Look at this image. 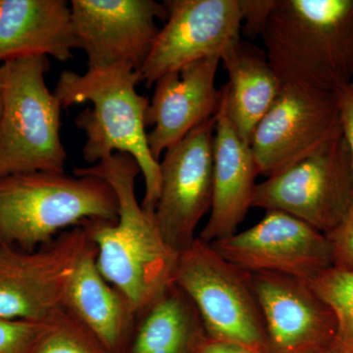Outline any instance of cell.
<instances>
[{
    "instance_id": "6da1fadb",
    "label": "cell",
    "mask_w": 353,
    "mask_h": 353,
    "mask_svg": "<svg viewBox=\"0 0 353 353\" xmlns=\"http://www.w3.org/2000/svg\"><path fill=\"white\" fill-rule=\"evenodd\" d=\"M74 174L99 176L115 192L117 221L90 220L85 225L102 276L129 299L137 314L173 281L179 253L167 245L154 215L137 199L134 183L141 169L131 155L114 153Z\"/></svg>"
},
{
    "instance_id": "7a4b0ae2",
    "label": "cell",
    "mask_w": 353,
    "mask_h": 353,
    "mask_svg": "<svg viewBox=\"0 0 353 353\" xmlns=\"http://www.w3.org/2000/svg\"><path fill=\"white\" fill-rule=\"evenodd\" d=\"M136 71L125 65L90 70L85 74L64 71L60 74L53 94L68 108L83 102L88 108L76 118V125L85 132L83 157L97 164L114 153L131 155L145 179V192L141 206L154 215L160 194L159 161L155 159L148 141L146 112L150 101L136 88Z\"/></svg>"
},
{
    "instance_id": "3957f363",
    "label": "cell",
    "mask_w": 353,
    "mask_h": 353,
    "mask_svg": "<svg viewBox=\"0 0 353 353\" xmlns=\"http://www.w3.org/2000/svg\"><path fill=\"white\" fill-rule=\"evenodd\" d=\"M261 38L283 85L336 94L353 82V0H277Z\"/></svg>"
},
{
    "instance_id": "277c9868",
    "label": "cell",
    "mask_w": 353,
    "mask_h": 353,
    "mask_svg": "<svg viewBox=\"0 0 353 353\" xmlns=\"http://www.w3.org/2000/svg\"><path fill=\"white\" fill-rule=\"evenodd\" d=\"M110 185L92 175L31 172L0 178V241L32 252L85 221L118 218Z\"/></svg>"
},
{
    "instance_id": "5b68a950",
    "label": "cell",
    "mask_w": 353,
    "mask_h": 353,
    "mask_svg": "<svg viewBox=\"0 0 353 353\" xmlns=\"http://www.w3.org/2000/svg\"><path fill=\"white\" fill-rule=\"evenodd\" d=\"M50 66L43 57L1 64L0 178L31 172L64 173L63 108L44 80Z\"/></svg>"
},
{
    "instance_id": "8992f818",
    "label": "cell",
    "mask_w": 353,
    "mask_h": 353,
    "mask_svg": "<svg viewBox=\"0 0 353 353\" xmlns=\"http://www.w3.org/2000/svg\"><path fill=\"white\" fill-rule=\"evenodd\" d=\"M173 282L189 296L209 339L229 341L253 353H269L268 336L248 273L196 238L179 253Z\"/></svg>"
},
{
    "instance_id": "52a82bcc",
    "label": "cell",
    "mask_w": 353,
    "mask_h": 353,
    "mask_svg": "<svg viewBox=\"0 0 353 353\" xmlns=\"http://www.w3.org/2000/svg\"><path fill=\"white\" fill-rule=\"evenodd\" d=\"M352 203V157L341 134L312 157L256 183L252 208L283 211L326 234Z\"/></svg>"
},
{
    "instance_id": "ba28073f",
    "label": "cell",
    "mask_w": 353,
    "mask_h": 353,
    "mask_svg": "<svg viewBox=\"0 0 353 353\" xmlns=\"http://www.w3.org/2000/svg\"><path fill=\"white\" fill-rule=\"evenodd\" d=\"M92 243L85 223L32 252L0 241V318L50 320L63 309L70 281Z\"/></svg>"
},
{
    "instance_id": "9c48e42d",
    "label": "cell",
    "mask_w": 353,
    "mask_h": 353,
    "mask_svg": "<svg viewBox=\"0 0 353 353\" xmlns=\"http://www.w3.org/2000/svg\"><path fill=\"white\" fill-rule=\"evenodd\" d=\"M341 131L334 92L283 85L250 141L259 175L271 176L320 152Z\"/></svg>"
},
{
    "instance_id": "30bf717a",
    "label": "cell",
    "mask_w": 353,
    "mask_h": 353,
    "mask_svg": "<svg viewBox=\"0 0 353 353\" xmlns=\"http://www.w3.org/2000/svg\"><path fill=\"white\" fill-rule=\"evenodd\" d=\"M215 126L214 116L167 150L159 161L161 183L154 219L176 253L194 243L196 228L211 209Z\"/></svg>"
},
{
    "instance_id": "8fae6325",
    "label": "cell",
    "mask_w": 353,
    "mask_h": 353,
    "mask_svg": "<svg viewBox=\"0 0 353 353\" xmlns=\"http://www.w3.org/2000/svg\"><path fill=\"white\" fill-rule=\"evenodd\" d=\"M167 18L150 55L136 72L150 88L194 62L222 57L241 38L240 0H166Z\"/></svg>"
},
{
    "instance_id": "7c38bea8",
    "label": "cell",
    "mask_w": 353,
    "mask_h": 353,
    "mask_svg": "<svg viewBox=\"0 0 353 353\" xmlns=\"http://www.w3.org/2000/svg\"><path fill=\"white\" fill-rule=\"evenodd\" d=\"M210 245L246 273L284 274L310 282L333 267L326 234L283 211L267 210L254 226Z\"/></svg>"
},
{
    "instance_id": "4fadbf2b",
    "label": "cell",
    "mask_w": 353,
    "mask_h": 353,
    "mask_svg": "<svg viewBox=\"0 0 353 353\" xmlns=\"http://www.w3.org/2000/svg\"><path fill=\"white\" fill-rule=\"evenodd\" d=\"M78 48L90 70L125 65L138 72L150 55L165 21L163 3L154 0H72Z\"/></svg>"
},
{
    "instance_id": "5bb4252c",
    "label": "cell",
    "mask_w": 353,
    "mask_h": 353,
    "mask_svg": "<svg viewBox=\"0 0 353 353\" xmlns=\"http://www.w3.org/2000/svg\"><path fill=\"white\" fill-rule=\"evenodd\" d=\"M248 279L263 316L269 352L309 353L333 343L336 315L310 283L269 272L248 273Z\"/></svg>"
},
{
    "instance_id": "9a60e30c",
    "label": "cell",
    "mask_w": 353,
    "mask_h": 353,
    "mask_svg": "<svg viewBox=\"0 0 353 353\" xmlns=\"http://www.w3.org/2000/svg\"><path fill=\"white\" fill-rule=\"evenodd\" d=\"M220 57L205 58L158 79L146 112L148 141L155 159L214 117L221 92L215 80Z\"/></svg>"
},
{
    "instance_id": "2e32d148",
    "label": "cell",
    "mask_w": 353,
    "mask_h": 353,
    "mask_svg": "<svg viewBox=\"0 0 353 353\" xmlns=\"http://www.w3.org/2000/svg\"><path fill=\"white\" fill-rule=\"evenodd\" d=\"M213 139V197L210 216L197 238L211 243L236 233L252 208L259 175L250 143L241 139L220 101Z\"/></svg>"
},
{
    "instance_id": "e0dca14e",
    "label": "cell",
    "mask_w": 353,
    "mask_h": 353,
    "mask_svg": "<svg viewBox=\"0 0 353 353\" xmlns=\"http://www.w3.org/2000/svg\"><path fill=\"white\" fill-rule=\"evenodd\" d=\"M76 48L66 0H0V65L37 57L66 62Z\"/></svg>"
},
{
    "instance_id": "ac0fdd59",
    "label": "cell",
    "mask_w": 353,
    "mask_h": 353,
    "mask_svg": "<svg viewBox=\"0 0 353 353\" xmlns=\"http://www.w3.org/2000/svg\"><path fill=\"white\" fill-rule=\"evenodd\" d=\"M94 243L83 253L70 281L63 309L110 353H122L131 338L136 312L117 288L102 276Z\"/></svg>"
},
{
    "instance_id": "d6986e66",
    "label": "cell",
    "mask_w": 353,
    "mask_h": 353,
    "mask_svg": "<svg viewBox=\"0 0 353 353\" xmlns=\"http://www.w3.org/2000/svg\"><path fill=\"white\" fill-rule=\"evenodd\" d=\"M228 82L221 88V102L243 141L250 143L257 125L278 99L283 83L266 52L239 39L221 57Z\"/></svg>"
},
{
    "instance_id": "ffe728a7",
    "label": "cell",
    "mask_w": 353,
    "mask_h": 353,
    "mask_svg": "<svg viewBox=\"0 0 353 353\" xmlns=\"http://www.w3.org/2000/svg\"><path fill=\"white\" fill-rule=\"evenodd\" d=\"M209 340L199 310L172 281L136 314L122 353H202Z\"/></svg>"
},
{
    "instance_id": "44dd1931",
    "label": "cell",
    "mask_w": 353,
    "mask_h": 353,
    "mask_svg": "<svg viewBox=\"0 0 353 353\" xmlns=\"http://www.w3.org/2000/svg\"><path fill=\"white\" fill-rule=\"evenodd\" d=\"M309 283L336 315V333L332 347L353 353V272L332 267Z\"/></svg>"
},
{
    "instance_id": "7402d4cb",
    "label": "cell",
    "mask_w": 353,
    "mask_h": 353,
    "mask_svg": "<svg viewBox=\"0 0 353 353\" xmlns=\"http://www.w3.org/2000/svg\"><path fill=\"white\" fill-rule=\"evenodd\" d=\"M32 353H110L73 316L62 309Z\"/></svg>"
},
{
    "instance_id": "603a6c76",
    "label": "cell",
    "mask_w": 353,
    "mask_h": 353,
    "mask_svg": "<svg viewBox=\"0 0 353 353\" xmlns=\"http://www.w3.org/2000/svg\"><path fill=\"white\" fill-rule=\"evenodd\" d=\"M51 324L52 318L48 321L0 318V353H32Z\"/></svg>"
},
{
    "instance_id": "cb8c5ba5",
    "label": "cell",
    "mask_w": 353,
    "mask_h": 353,
    "mask_svg": "<svg viewBox=\"0 0 353 353\" xmlns=\"http://www.w3.org/2000/svg\"><path fill=\"white\" fill-rule=\"evenodd\" d=\"M326 236L331 245L334 268L353 272V203L340 224Z\"/></svg>"
},
{
    "instance_id": "d4e9b609",
    "label": "cell",
    "mask_w": 353,
    "mask_h": 353,
    "mask_svg": "<svg viewBox=\"0 0 353 353\" xmlns=\"http://www.w3.org/2000/svg\"><path fill=\"white\" fill-rule=\"evenodd\" d=\"M277 0H240L241 32L248 39H257L263 34Z\"/></svg>"
},
{
    "instance_id": "484cf974",
    "label": "cell",
    "mask_w": 353,
    "mask_h": 353,
    "mask_svg": "<svg viewBox=\"0 0 353 353\" xmlns=\"http://www.w3.org/2000/svg\"><path fill=\"white\" fill-rule=\"evenodd\" d=\"M343 136L347 141L353 168V82L336 92Z\"/></svg>"
},
{
    "instance_id": "4316f807",
    "label": "cell",
    "mask_w": 353,
    "mask_h": 353,
    "mask_svg": "<svg viewBox=\"0 0 353 353\" xmlns=\"http://www.w3.org/2000/svg\"><path fill=\"white\" fill-rule=\"evenodd\" d=\"M202 353H253L248 348L229 341L209 339Z\"/></svg>"
},
{
    "instance_id": "83f0119b",
    "label": "cell",
    "mask_w": 353,
    "mask_h": 353,
    "mask_svg": "<svg viewBox=\"0 0 353 353\" xmlns=\"http://www.w3.org/2000/svg\"><path fill=\"white\" fill-rule=\"evenodd\" d=\"M309 353H343V352H340V350H336V348H334V347H332L331 345H330L329 347L321 348V350H315V352H309Z\"/></svg>"
},
{
    "instance_id": "f1b7e54d",
    "label": "cell",
    "mask_w": 353,
    "mask_h": 353,
    "mask_svg": "<svg viewBox=\"0 0 353 353\" xmlns=\"http://www.w3.org/2000/svg\"><path fill=\"white\" fill-rule=\"evenodd\" d=\"M2 109V75H1V65H0V115H1Z\"/></svg>"
}]
</instances>
